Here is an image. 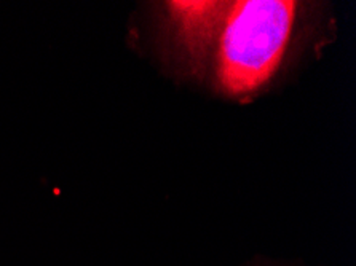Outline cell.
Returning a JSON list of instances; mask_svg holds the SVG:
<instances>
[{
	"instance_id": "obj_1",
	"label": "cell",
	"mask_w": 356,
	"mask_h": 266,
	"mask_svg": "<svg viewBox=\"0 0 356 266\" xmlns=\"http://www.w3.org/2000/svg\"><path fill=\"white\" fill-rule=\"evenodd\" d=\"M298 3L229 2L219 39L218 81L229 96H248L273 77L288 47Z\"/></svg>"
},
{
	"instance_id": "obj_2",
	"label": "cell",
	"mask_w": 356,
	"mask_h": 266,
	"mask_svg": "<svg viewBox=\"0 0 356 266\" xmlns=\"http://www.w3.org/2000/svg\"><path fill=\"white\" fill-rule=\"evenodd\" d=\"M179 40L193 58H202L218 29L222 27L229 2H168L166 3Z\"/></svg>"
}]
</instances>
